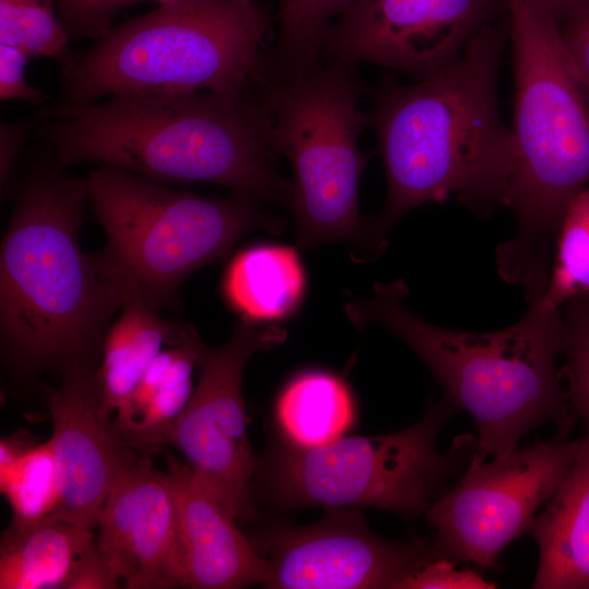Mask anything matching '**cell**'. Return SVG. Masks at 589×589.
I'll list each match as a JSON object with an SVG mask.
<instances>
[{
  "label": "cell",
  "instance_id": "10",
  "mask_svg": "<svg viewBox=\"0 0 589 589\" xmlns=\"http://www.w3.org/2000/svg\"><path fill=\"white\" fill-rule=\"evenodd\" d=\"M553 438L515 447L492 461H476L426 512L434 558L498 569L503 550L528 528L557 491L580 448Z\"/></svg>",
  "mask_w": 589,
  "mask_h": 589
},
{
  "label": "cell",
  "instance_id": "32",
  "mask_svg": "<svg viewBox=\"0 0 589 589\" xmlns=\"http://www.w3.org/2000/svg\"><path fill=\"white\" fill-rule=\"evenodd\" d=\"M565 47L589 84V10L561 23Z\"/></svg>",
  "mask_w": 589,
  "mask_h": 589
},
{
  "label": "cell",
  "instance_id": "24",
  "mask_svg": "<svg viewBox=\"0 0 589 589\" xmlns=\"http://www.w3.org/2000/svg\"><path fill=\"white\" fill-rule=\"evenodd\" d=\"M0 490L12 510L10 527L26 528L51 515L59 502V486L50 438L0 468Z\"/></svg>",
  "mask_w": 589,
  "mask_h": 589
},
{
  "label": "cell",
  "instance_id": "23",
  "mask_svg": "<svg viewBox=\"0 0 589 589\" xmlns=\"http://www.w3.org/2000/svg\"><path fill=\"white\" fill-rule=\"evenodd\" d=\"M353 0H278V35L264 52L262 72L285 80L314 70L322 60L332 24Z\"/></svg>",
  "mask_w": 589,
  "mask_h": 589
},
{
  "label": "cell",
  "instance_id": "2",
  "mask_svg": "<svg viewBox=\"0 0 589 589\" xmlns=\"http://www.w3.org/2000/svg\"><path fill=\"white\" fill-rule=\"evenodd\" d=\"M34 137L56 165L111 166L161 183L209 182L291 209L268 117L253 87L119 94L38 112Z\"/></svg>",
  "mask_w": 589,
  "mask_h": 589
},
{
  "label": "cell",
  "instance_id": "14",
  "mask_svg": "<svg viewBox=\"0 0 589 589\" xmlns=\"http://www.w3.org/2000/svg\"><path fill=\"white\" fill-rule=\"evenodd\" d=\"M60 376L57 387H44L59 486L58 505L46 520L94 529L112 486L140 455L119 436L104 407L97 366Z\"/></svg>",
  "mask_w": 589,
  "mask_h": 589
},
{
  "label": "cell",
  "instance_id": "35",
  "mask_svg": "<svg viewBox=\"0 0 589 589\" xmlns=\"http://www.w3.org/2000/svg\"><path fill=\"white\" fill-rule=\"evenodd\" d=\"M244 1H247V2H252V0H244Z\"/></svg>",
  "mask_w": 589,
  "mask_h": 589
},
{
  "label": "cell",
  "instance_id": "9",
  "mask_svg": "<svg viewBox=\"0 0 589 589\" xmlns=\"http://www.w3.org/2000/svg\"><path fill=\"white\" fill-rule=\"evenodd\" d=\"M86 182L88 205L107 238L99 256L157 311L179 308L183 280L226 257L245 235H279L286 226L261 202L237 193L201 196L111 166H97Z\"/></svg>",
  "mask_w": 589,
  "mask_h": 589
},
{
  "label": "cell",
  "instance_id": "20",
  "mask_svg": "<svg viewBox=\"0 0 589 589\" xmlns=\"http://www.w3.org/2000/svg\"><path fill=\"white\" fill-rule=\"evenodd\" d=\"M207 347L199 334L168 345L154 359L112 419L119 436L135 449L168 445L192 394V373Z\"/></svg>",
  "mask_w": 589,
  "mask_h": 589
},
{
  "label": "cell",
  "instance_id": "8",
  "mask_svg": "<svg viewBox=\"0 0 589 589\" xmlns=\"http://www.w3.org/2000/svg\"><path fill=\"white\" fill-rule=\"evenodd\" d=\"M458 408L443 398L430 402L411 426L382 436H341L316 447L284 437L256 460L252 493L283 509L373 507L411 519L449 489L478 455L472 434L457 435L447 452L436 441Z\"/></svg>",
  "mask_w": 589,
  "mask_h": 589
},
{
  "label": "cell",
  "instance_id": "31",
  "mask_svg": "<svg viewBox=\"0 0 589 589\" xmlns=\"http://www.w3.org/2000/svg\"><path fill=\"white\" fill-rule=\"evenodd\" d=\"M36 128V120L2 122L0 125V188H5L9 177L26 139Z\"/></svg>",
  "mask_w": 589,
  "mask_h": 589
},
{
  "label": "cell",
  "instance_id": "11",
  "mask_svg": "<svg viewBox=\"0 0 589 589\" xmlns=\"http://www.w3.org/2000/svg\"><path fill=\"white\" fill-rule=\"evenodd\" d=\"M285 339L286 330L276 325L239 321L223 346L206 348L199 363L197 385L168 442L238 522L251 521L256 515L252 493L256 459L247 434L243 371L254 353Z\"/></svg>",
  "mask_w": 589,
  "mask_h": 589
},
{
  "label": "cell",
  "instance_id": "16",
  "mask_svg": "<svg viewBox=\"0 0 589 589\" xmlns=\"http://www.w3.org/2000/svg\"><path fill=\"white\" fill-rule=\"evenodd\" d=\"M179 514L185 587L235 589L265 585L269 568L236 520L194 477L185 461L167 454Z\"/></svg>",
  "mask_w": 589,
  "mask_h": 589
},
{
  "label": "cell",
  "instance_id": "28",
  "mask_svg": "<svg viewBox=\"0 0 589 589\" xmlns=\"http://www.w3.org/2000/svg\"><path fill=\"white\" fill-rule=\"evenodd\" d=\"M59 19L70 38L79 40L104 36L121 10L119 0H55Z\"/></svg>",
  "mask_w": 589,
  "mask_h": 589
},
{
  "label": "cell",
  "instance_id": "13",
  "mask_svg": "<svg viewBox=\"0 0 589 589\" xmlns=\"http://www.w3.org/2000/svg\"><path fill=\"white\" fill-rule=\"evenodd\" d=\"M507 12L508 0H353L329 27L322 60L347 58L418 80L453 62Z\"/></svg>",
  "mask_w": 589,
  "mask_h": 589
},
{
  "label": "cell",
  "instance_id": "1",
  "mask_svg": "<svg viewBox=\"0 0 589 589\" xmlns=\"http://www.w3.org/2000/svg\"><path fill=\"white\" fill-rule=\"evenodd\" d=\"M508 12L485 26L449 64L410 85L386 82L366 113L386 175V200L371 219L381 256L410 211L455 194L480 216L503 205L514 156L501 118L498 75Z\"/></svg>",
  "mask_w": 589,
  "mask_h": 589
},
{
  "label": "cell",
  "instance_id": "3",
  "mask_svg": "<svg viewBox=\"0 0 589 589\" xmlns=\"http://www.w3.org/2000/svg\"><path fill=\"white\" fill-rule=\"evenodd\" d=\"M49 164L19 188L0 250V335L23 376L98 366L122 293L99 254L80 244L86 178Z\"/></svg>",
  "mask_w": 589,
  "mask_h": 589
},
{
  "label": "cell",
  "instance_id": "26",
  "mask_svg": "<svg viewBox=\"0 0 589 589\" xmlns=\"http://www.w3.org/2000/svg\"><path fill=\"white\" fill-rule=\"evenodd\" d=\"M69 43L55 0H0V44L29 59H52L61 69L73 57Z\"/></svg>",
  "mask_w": 589,
  "mask_h": 589
},
{
  "label": "cell",
  "instance_id": "34",
  "mask_svg": "<svg viewBox=\"0 0 589 589\" xmlns=\"http://www.w3.org/2000/svg\"><path fill=\"white\" fill-rule=\"evenodd\" d=\"M139 1H142V0H119V7H120V9H123L124 7H127L129 4H132L134 2H139ZM152 1H156L159 4H161V3L169 2L171 0H152Z\"/></svg>",
  "mask_w": 589,
  "mask_h": 589
},
{
  "label": "cell",
  "instance_id": "4",
  "mask_svg": "<svg viewBox=\"0 0 589 589\" xmlns=\"http://www.w3.org/2000/svg\"><path fill=\"white\" fill-rule=\"evenodd\" d=\"M508 20L514 156L503 205L516 231L498 245L496 264L530 297L546 290L565 212L589 188V84L545 0H508Z\"/></svg>",
  "mask_w": 589,
  "mask_h": 589
},
{
  "label": "cell",
  "instance_id": "12",
  "mask_svg": "<svg viewBox=\"0 0 589 589\" xmlns=\"http://www.w3.org/2000/svg\"><path fill=\"white\" fill-rule=\"evenodd\" d=\"M326 510L315 524L272 526L251 541L268 564L264 587L400 589L407 578L435 560L428 540H384L356 509Z\"/></svg>",
  "mask_w": 589,
  "mask_h": 589
},
{
  "label": "cell",
  "instance_id": "18",
  "mask_svg": "<svg viewBox=\"0 0 589 589\" xmlns=\"http://www.w3.org/2000/svg\"><path fill=\"white\" fill-rule=\"evenodd\" d=\"M539 548L534 589H589V430L557 491L529 528Z\"/></svg>",
  "mask_w": 589,
  "mask_h": 589
},
{
  "label": "cell",
  "instance_id": "19",
  "mask_svg": "<svg viewBox=\"0 0 589 589\" xmlns=\"http://www.w3.org/2000/svg\"><path fill=\"white\" fill-rule=\"evenodd\" d=\"M108 271L121 289L122 305L105 335L97 378L104 407L112 416L133 393L165 344H179L197 332L189 324L159 316L128 276Z\"/></svg>",
  "mask_w": 589,
  "mask_h": 589
},
{
  "label": "cell",
  "instance_id": "21",
  "mask_svg": "<svg viewBox=\"0 0 589 589\" xmlns=\"http://www.w3.org/2000/svg\"><path fill=\"white\" fill-rule=\"evenodd\" d=\"M306 286L296 248L255 244L238 252L229 262L221 293L240 321L250 324L281 321L301 305Z\"/></svg>",
  "mask_w": 589,
  "mask_h": 589
},
{
  "label": "cell",
  "instance_id": "33",
  "mask_svg": "<svg viewBox=\"0 0 589 589\" xmlns=\"http://www.w3.org/2000/svg\"><path fill=\"white\" fill-rule=\"evenodd\" d=\"M562 23L589 10V0H545Z\"/></svg>",
  "mask_w": 589,
  "mask_h": 589
},
{
  "label": "cell",
  "instance_id": "29",
  "mask_svg": "<svg viewBox=\"0 0 589 589\" xmlns=\"http://www.w3.org/2000/svg\"><path fill=\"white\" fill-rule=\"evenodd\" d=\"M490 582L472 569L459 570L455 563L436 558L407 578L400 589H493Z\"/></svg>",
  "mask_w": 589,
  "mask_h": 589
},
{
  "label": "cell",
  "instance_id": "22",
  "mask_svg": "<svg viewBox=\"0 0 589 589\" xmlns=\"http://www.w3.org/2000/svg\"><path fill=\"white\" fill-rule=\"evenodd\" d=\"M354 402L347 384L324 371L293 377L275 408L281 436L300 447H316L345 435L354 421Z\"/></svg>",
  "mask_w": 589,
  "mask_h": 589
},
{
  "label": "cell",
  "instance_id": "7",
  "mask_svg": "<svg viewBox=\"0 0 589 589\" xmlns=\"http://www.w3.org/2000/svg\"><path fill=\"white\" fill-rule=\"evenodd\" d=\"M357 63L347 58L322 60L305 74L257 79L252 87L268 117L276 153L292 167L290 211L298 247L345 243L351 259L363 263L376 255L358 200L369 158L358 140L369 124L360 108L364 88Z\"/></svg>",
  "mask_w": 589,
  "mask_h": 589
},
{
  "label": "cell",
  "instance_id": "17",
  "mask_svg": "<svg viewBox=\"0 0 589 589\" xmlns=\"http://www.w3.org/2000/svg\"><path fill=\"white\" fill-rule=\"evenodd\" d=\"M120 587L97 550L94 529L61 520L8 527L0 540V589Z\"/></svg>",
  "mask_w": 589,
  "mask_h": 589
},
{
  "label": "cell",
  "instance_id": "15",
  "mask_svg": "<svg viewBox=\"0 0 589 589\" xmlns=\"http://www.w3.org/2000/svg\"><path fill=\"white\" fill-rule=\"evenodd\" d=\"M95 542L119 585L128 589L185 587L179 514L168 472L142 454L101 506Z\"/></svg>",
  "mask_w": 589,
  "mask_h": 589
},
{
  "label": "cell",
  "instance_id": "6",
  "mask_svg": "<svg viewBox=\"0 0 589 589\" xmlns=\"http://www.w3.org/2000/svg\"><path fill=\"white\" fill-rule=\"evenodd\" d=\"M267 22L244 0H171L111 27L61 68L52 105L119 94L242 92L261 68Z\"/></svg>",
  "mask_w": 589,
  "mask_h": 589
},
{
  "label": "cell",
  "instance_id": "30",
  "mask_svg": "<svg viewBox=\"0 0 589 589\" xmlns=\"http://www.w3.org/2000/svg\"><path fill=\"white\" fill-rule=\"evenodd\" d=\"M31 59L22 50L0 44V100H21L34 106L47 104V95L28 84L25 68Z\"/></svg>",
  "mask_w": 589,
  "mask_h": 589
},
{
  "label": "cell",
  "instance_id": "5",
  "mask_svg": "<svg viewBox=\"0 0 589 589\" xmlns=\"http://www.w3.org/2000/svg\"><path fill=\"white\" fill-rule=\"evenodd\" d=\"M404 280L377 283L368 298L350 297L345 313L358 328L378 325L401 339L425 363L444 398L467 411L477 426L476 461L501 457L545 423L558 438L577 420L558 358L561 310L542 297L529 301L524 317L494 332L471 333L431 324L406 305Z\"/></svg>",
  "mask_w": 589,
  "mask_h": 589
},
{
  "label": "cell",
  "instance_id": "27",
  "mask_svg": "<svg viewBox=\"0 0 589 589\" xmlns=\"http://www.w3.org/2000/svg\"><path fill=\"white\" fill-rule=\"evenodd\" d=\"M562 314V366L573 408L589 430V297L565 303Z\"/></svg>",
  "mask_w": 589,
  "mask_h": 589
},
{
  "label": "cell",
  "instance_id": "25",
  "mask_svg": "<svg viewBox=\"0 0 589 589\" xmlns=\"http://www.w3.org/2000/svg\"><path fill=\"white\" fill-rule=\"evenodd\" d=\"M589 297V188L568 205L560 226L542 301L552 309Z\"/></svg>",
  "mask_w": 589,
  "mask_h": 589
}]
</instances>
